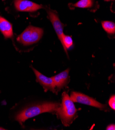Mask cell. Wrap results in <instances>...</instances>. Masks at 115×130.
I'll return each mask as SVG.
<instances>
[{"label": "cell", "instance_id": "obj_8", "mask_svg": "<svg viewBox=\"0 0 115 130\" xmlns=\"http://www.w3.org/2000/svg\"><path fill=\"white\" fill-rule=\"evenodd\" d=\"M69 70L67 69L52 77L57 91L60 90L68 83L69 80Z\"/></svg>", "mask_w": 115, "mask_h": 130}, {"label": "cell", "instance_id": "obj_3", "mask_svg": "<svg viewBox=\"0 0 115 130\" xmlns=\"http://www.w3.org/2000/svg\"><path fill=\"white\" fill-rule=\"evenodd\" d=\"M43 33L42 29L30 25L18 36L17 40L25 46L32 45L40 40Z\"/></svg>", "mask_w": 115, "mask_h": 130}, {"label": "cell", "instance_id": "obj_1", "mask_svg": "<svg viewBox=\"0 0 115 130\" xmlns=\"http://www.w3.org/2000/svg\"><path fill=\"white\" fill-rule=\"evenodd\" d=\"M60 104L55 102H44L25 107L15 117V119L21 124L29 118L44 112H56Z\"/></svg>", "mask_w": 115, "mask_h": 130}, {"label": "cell", "instance_id": "obj_7", "mask_svg": "<svg viewBox=\"0 0 115 130\" xmlns=\"http://www.w3.org/2000/svg\"><path fill=\"white\" fill-rule=\"evenodd\" d=\"M48 16L49 18L52 23L53 27L55 30V32L57 35V36L59 38V40L61 42L62 46H63V41H62V36L64 34L63 32V24L61 22L59 18L57 15V14L52 10L48 11Z\"/></svg>", "mask_w": 115, "mask_h": 130}, {"label": "cell", "instance_id": "obj_11", "mask_svg": "<svg viewBox=\"0 0 115 130\" xmlns=\"http://www.w3.org/2000/svg\"><path fill=\"white\" fill-rule=\"evenodd\" d=\"M93 4V0H80L79 1L74 4L73 6L79 8H86L91 7Z\"/></svg>", "mask_w": 115, "mask_h": 130}, {"label": "cell", "instance_id": "obj_9", "mask_svg": "<svg viewBox=\"0 0 115 130\" xmlns=\"http://www.w3.org/2000/svg\"><path fill=\"white\" fill-rule=\"evenodd\" d=\"M0 31L6 38H11L13 36L12 24L1 16H0Z\"/></svg>", "mask_w": 115, "mask_h": 130}, {"label": "cell", "instance_id": "obj_10", "mask_svg": "<svg viewBox=\"0 0 115 130\" xmlns=\"http://www.w3.org/2000/svg\"><path fill=\"white\" fill-rule=\"evenodd\" d=\"M102 27L108 34H113L115 33V24L113 22L104 21L102 22Z\"/></svg>", "mask_w": 115, "mask_h": 130}, {"label": "cell", "instance_id": "obj_15", "mask_svg": "<svg viewBox=\"0 0 115 130\" xmlns=\"http://www.w3.org/2000/svg\"><path fill=\"white\" fill-rule=\"evenodd\" d=\"M105 1H111V0H105Z\"/></svg>", "mask_w": 115, "mask_h": 130}, {"label": "cell", "instance_id": "obj_13", "mask_svg": "<svg viewBox=\"0 0 115 130\" xmlns=\"http://www.w3.org/2000/svg\"><path fill=\"white\" fill-rule=\"evenodd\" d=\"M108 103L111 108L114 110L115 109V96L114 95L111 96V98L109 100Z\"/></svg>", "mask_w": 115, "mask_h": 130}, {"label": "cell", "instance_id": "obj_12", "mask_svg": "<svg viewBox=\"0 0 115 130\" xmlns=\"http://www.w3.org/2000/svg\"><path fill=\"white\" fill-rule=\"evenodd\" d=\"M62 41H63V47L64 48L65 51L66 52V53L67 54V49L70 48L73 45L72 39L71 37L63 34L62 36Z\"/></svg>", "mask_w": 115, "mask_h": 130}, {"label": "cell", "instance_id": "obj_16", "mask_svg": "<svg viewBox=\"0 0 115 130\" xmlns=\"http://www.w3.org/2000/svg\"><path fill=\"white\" fill-rule=\"evenodd\" d=\"M0 129H3V128H0Z\"/></svg>", "mask_w": 115, "mask_h": 130}, {"label": "cell", "instance_id": "obj_5", "mask_svg": "<svg viewBox=\"0 0 115 130\" xmlns=\"http://www.w3.org/2000/svg\"><path fill=\"white\" fill-rule=\"evenodd\" d=\"M32 69L36 76V81L43 87L45 91L49 90L53 93H56V87L52 78L46 77L33 68Z\"/></svg>", "mask_w": 115, "mask_h": 130}, {"label": "cell", "instance_id": "obj_6", "mask_svg": "<svg viewBox=\"0 0 115 130\" xmlns=\"http://www.w3.org/2000/svg\"><path fill=\"white\" fill-rule=\"evenodd\" d=\"M14 4L16 9L20 11L34 12L42 8L40 5L28 0H15Z\"/></svg>", "mask_w": 115, "mask_h": 130}, {"label": "cell", "instance_id": "obj_2", "mask_svg": "<svg viewBox=\"0 0 115 130\" xmlns=\"http://www.w3.org/2000/svg\"><path fill=\"white\" fill-rule=\"evenodd\" d=\"M56 112L65 126L70 125L75 119L77 110L73 101L66 92L62 94V104Z\"/></svg>", "mask_w": 115, "mask_h": 130}, {"label": "cell", "instance_id": "obj_4", "mask_svg": "<svg viewBox=\"0 0 115 130\" xmlns=\"http://www.w3.org/2000/svg\"><path fill=\"white\" fill-rule=\"evenodd\" d=\"M70 97L73 102H77L83 104L95 107L105 111L108 110L107 107L105 105L99 103L92 98L89 97V96H87L83 93L76 92H72Z\"/></svg>", "mask_w": 115, "mask_h": 130}, {"label": "cell", "instance_id": "obj_14", "mask_svg": "<svg viewBox=\"0 0 115 130\" xmlns=\"http://www.w3.org/2000/svg\"><path fill=\"white\" fill-rule=\"evenodd\" d=\"M106 129L107 130H114L115 129V126L114 124H110L109 125H108L107 128H106Z\"/></svg>", "mask_w": 115, "mask_h": 130}]
</instances>
